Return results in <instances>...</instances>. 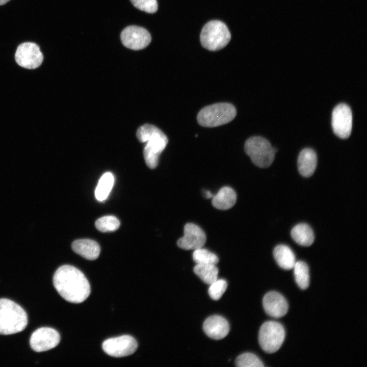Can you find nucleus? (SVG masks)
Here are the masks:
<instances>
[{"label": "nucleus", "mask_w": 367, "mask_h": 367, "mask_svg": "<svg viewBox=\"0 0 367 367\" xmlns=\"http://www.w3.org/2000/svg\"><path fill=\"white\" fill-rule=\"evenodd\" d=\"M293 269L295 281L298 286L302 290L306 289L309 284V268L307 265L303 261H296Z\"/></svg>", "instance_id": "nucleus-23"}, {"label": "nucleus", "mask_w": 367, "mask_h": 367, "mask_svg": "<svg viewBox=\"0 0 367 367\" xmlns=\"http://www.w3.org/2000/svg\"><path fill=\"white\" fill-rule=\"evenodd\" d=\"M102 349L108 355L115 357H122L133 354L138 348L136 339L129 335H122L105 340Z\"/></svg>", "instance_id": "nucleus-9"}, {"label": "nucleus", "mask_w": 367, "mask_h": 367, "mask_svg": "<svg viewBox=\"0 0 367 367\" xmlns=\"http://www.w3.org/2000/svg\"><path fill=\"white\" fill-rule=\"evenodd\" d=\"M119 226V220L114 216H105L98 219L95 222L96 228L103 232L115 231Z\"/></svg>", "instance_id": "nucleus-25"}, {"label": "nucleus", "mask_w": 367, "mask_h": 367, "mask_svg": "<svg viewBox=\"0 0 367 367\" xmlns=\"http://www.w3.org/2000/svg\"><path fill=\"white\" fill-rule=\"evenodd\" d=\"M235 363L238 367H263V363L260 359L252 353H244L236 359Z\"/></svg>", "instance_id": "nucleus-26"}, {"label": "nucleus", "mask_w": 367, "mask_h": 367, "mask_svg": "<svg viewBox=\"0 0 367 367\" xmlns=\"http://www.w3.org/2000/svg\"><path fill=\"white\" fill-rule=\"evenodd\" d=\"M230 33L223 22L212 20L203 27L200 34V41L203 47L206 49L216 51L220 50L229 42Z\"/></svg>", "instance_id": "nucleus-5"}, {"label": "nucleus", "mask_w": 367, "mask_h": 367, "mask_svg": "<svg viewBox=\"0 0 367 367\" xmlns=\"http://www.w3.org/2000/svg\"><path fill=\"white\" fill-rule=\"evenodd\" d=\"M120 38L125 47L133 50L146 47L151 40L149 33L145 29L136 25L125 28L121 32Z\"/></svg>", "instance_id": "nucleus-12"}, {"label": "nucleus", "mask_w": 367, "mask_h": 367, "mask_svg": "<svg viewBox=\"0 0 367 367\" xmlns=\"http://www.w3.org/2000/svg\"><path fill=\"white\" fill-rule=\"evenodd\" d=\"M114 184L113 174L108 172L103 174L99 179L95 195L96 199L99 201L105 200L108 197Z\"/></svg>", "instance_id": "nucleus-21"}, {"label": "nucleus", "mask_w": 367, "mask_h": 367, "mask_svg": "<svg viewBox=\"0 0 367 367\" xmlns=\"http://www.w3.org/2000/svg\"><path fill=\"white\" fill-rule=\"evenodd\" d=\"M60 340V336L56 330L42 327L33 333L30 344L34 351L41 352L53 349L59 344Z\"/></svg>", "instance_id": "nucleus-11"}, {"label": "nucleus", "mask_w": 367, "mask_h": 367, "mask_svg": "<svg viewBox=\"0 0 367 367\" xmlns=\"http://www.w3.org/2000/svg\"><path fill=\"white\" fill-rule=\"evenodd\" d=\"M72 250L77 254L88 260H94L99 256L100 248L95 241L80 239L72 244Z\"/></svg>", "instance_id": "nucleus-16"}, {"label": "nucleus", "mask_w": 367, "mask_h": 367, "mask_svg": "<svg viewBox=\"0 0 367 367\" xmlns=\"http://www.w3.org/2000/svg\"><path fill=\"white\" fill-rule=\"evenodd\" d=\"M317 165V154L313 150L307 148L300 152L298 159V168L302 176H311L315 171Z\"/></svg>", "instance_id": "nucleus-17"}, {"label": "nucleus", "mask_w": 367, "mask_h": 367, "mask_svg": "<svg viewBox=\"0 0 367 367\" xmlns=\"http://www.w3.org/2000/svg\"><path fill=\"white\" fill-rule=\"evenodd\" d=\"M53 283L60 295L71 303L84 302L91 292L90 284L84 274L70 265H63L56 270Z\"/></svg>", "instance_id": "nucleus-1"}, {"label": "nucleus", "mask_w": 367, "mask_h": 367, "mask_svg": "<svg viewBox=\"0 0 367 367\" xmlns=\"http://www.w3.org/2000/svg\"><path fill=\"white\" fill-rule=\"evenodd\" d=\"M237 195L230 187L222 188L212 198V204L216 208L226 210L232 207L235 203Z\"/></svg>", "instance_id": "nucleus-18"}, {"label": "nucleus", "mask_w": 367, "mask_h": 367, "mask_svg": "<svg viewBox=\"0 0 367 367\" xmlns=\"http://www.w3.org/2000/svg\"><path fill=\"white\" fill-rule=\"evenodd\" d=\"M332 127L334 133L341 139H347L351 133L352 114L350 108L345 103H340L332 113Z\"/></svg>", "instance_id": "nucleus-10"}, {"label": "nucleus", "mask_w": 367, "mask_h": 367, "mask_svg": "<svg viewBox=\"0 0 367 367\" xmlns=\"http://www.w3.org/2000/svg\"><path fill=\"white\" fill-rule=\"evenodd\" d=\"M138 9L149 13H155L158 8L156 0H130Z\"/></svg>", "instance_id": "nucleus-28"}, {"label": "nucleus", "mask_w": 367, "mask_h": 367, "mask_svg": "<svg viewBox=\"0 0 367 367\" xmlns=\"http://www.w3.org/2000/svg\"><path fill=\"white\" fill-rule=\"evenodd\" d=\"M291 236L297 244L306 247L310 246L314 239L311 228L305 223L295 226L291 230Z\"/></svg>", "instance_id": "nucleus-20"}, {"label": "nucleus", "mask_w": 367, "mask_h": 367, "mask_svg": "<svg viewBox=\"0 0 367 367\" xmlns=\"http://www.w3.org/2000/svg\"><path fill=\"white\" fill-rule=\"evenodd\" d=\"M10 0H0V6L3 5L5 4H6L7 2L10 1Z\"/></svg>", "instance_id": "nucleus-30"}, {"label": "nucleus", "mask_w": 367, "mask_h": 367, "mask_svg": "<svg viewBox=\"0 0 367 367\" xmlns=\"http://www.w3.org/2000/svg\"><path fill=\"white\" fill-rule=\"evenodd\" d=\"M136 135L139 141L146 143L143 154L146 165L151 169L156 168L159 156L167 145V136L159 128L149 124L140 126Z\"/></svg>", "instance_id": "nucleus-2"}, {"label": "nucleus", "mask_w": 367, "mask_h": 367, "mask_svg": "<svg viewBox=\"0 0 367 367\" xmlns=\"http://www.w3.org/2000/svg\"><path fill=\"white\" fill-rule=\"evenodd\" d=\"M27 324V313L20 306L9 299H0V334L18 333Z\"/></svg>", "instance_id": "nucleus-3"}, {"label": "nucleus", "mask_w": 367, "mask_h": 367, "mask_svg": "<svg viewBox=\"0 0 367 367\" xmlns=\"http://www.w3.org/2000/svg\"><path fill=\"white\" fill-rule=\"evenodd\" d=\"M235 107L229 103L221 102L206 106L197 115V121L204 127H216L227 123L235 117Z\"/></svg>", "instance_id": "nucleus-4"}, {"label": "nucleus", "mask_w": 367, "mask_h": 367, "mask_svg": "<svg viewBox=\"0 0 367 367\" xmlns=\"http://www.w3.org/2000/svg\"><path fill=\"white\" fill-rule=\"evenodd\" d=\"M227 287V283L224 279H217L210 284L208 288V294L211 298L215 300H218L225 292Z\"/></svg>", "instance_id": "nucleus-27"}, {"label": "nucleus", "mask_w": 367, "mask_h": 367, "mask_svg": "<svg viewBox=\"0 0 367 367\" xmlns=\"http://www.w3.org/2000/svg\"><path fill=\"white\" fill-rule=\"evenodd\" d=\"M285 338L283 326L275 321H267L260 327L258 342L262 349L267 353L276 352L281 346Z\"/></svg>", "instance_id": "nucleus-7"}, {"label": "nucleus", "mask_w": 367, "mask_h": 367, "mask_svg": "<svg viewBox=\"0 0 367 367\" xmlns=\"http://www.w3.org/2000/svg\"><path fill=\"white\" fill-rule=\"evenodd\" d=\"M194 272L204 283L211 284L218 278V269L216 265L196 264Z\"/></svg>", "instance_id": "nucleus-22"}, {"label": "nucleus", "mask_w": 367, "mask_h": 367, "mask_svg": "<svg viewBox=\"0 0 367 367\" xmlns=\"http://www.w3.org/2000/svg\"><path fill=\"white\" fill-rule=\"evenodd\" d=\"M193 259L196 264L216 265L219 261V258L215 254L202 247L194 250Z\"/></svg>", "instance_id": "nucleus-24"}, {"label": "nucleus", "mask_w": 367, "mask_h": 367, "mask_svg": "<svg viewBox=\"0 0 367 367\" xmlns=\"http://www.w3.org/2000/svg\"><path fill=\"white\" fill-rule=\"evenodd\" d=\"M274 258L277 264L284 270L292 269L296 263L295 255L292 249L285 245H279L273 250Z\"/></svg>", "instance_id": "nucleus-19"}, {"label": "nucleus", "mask_w": 367, "mask_h": 367, "mask_svg": "<svg viewBox=\"0 0 367 367\" xmlns=\"http://www.w3.org/2000/svg\"><path fill=\"white\" fill-rule=\"evenodd\" d=\"M206 235L197 225L189 223L184 227V234L177 242V246L185 250H196L203 247L206 242Z\"/></svg>", "instance_id": "nucleus-13"}, {"label": "nucleus", "mask_w": 367, "mask_h": 367, "mask_svg": "<svg viewBox=\"0 0 367 367\" xmlns=\"http://www.w3.org/2000/svg\"><path fill=\"white\" fill-rule=\"evenodd\" d=\"M15 58L20 66L33 69L41 65L43 56L37 44L29 42L21 43L17 47Z\"/></svg>", "instance_id": "nucleus-8"}, {"label": "nucleus", "mask_w": 367, "mask_h": 367, "mask_svg": "<svg viewBox=\"0 0 367 367\" xmlns=\"http://www.w3.org/2000/svg\"><path fill=\"white\" fill-rule=\"evenodd\" d=\"M246 153L256 166L269 167L273 163L275 154L273 147L266 139L260 136L249 138L244 145Z\"/></svg>", "instance_id": "nucleus-6"}, {"label": "nucleus", "mask_w": 367, "mask_h": 367, "mask_svg": "<svg viewBox=\"0 0 367 367\" xmlns=\"http://www.w3.org/2000/svg\"><path fill=\"white\" fill-rule=\"evenodd\" d=\"M263 305L266 313L275 318L285 315L289 309L286 300L281 294L275 291L269 292L264 296Z\"/></svg>", "instance_id": "nucleus-14"}, {"label": "nucleus", "mask_w": 367, "mask_h": 367, "mask_svg": "<svg viewBox=\"0 0 367 367\" xmlns=\"http://www.w3.org/2000/svg\"><path fill=\"white\" fill-rule=\"evenodd\" d=\"M203 329L208 337L218 340L224 338L228 334L229 325L228 321L223 317L214 315L205 320Z\"/></svg>", "instance_id": "nucleus-15"}, {"label": "nucleus", "mask_w": 367, "mask_h": 367, "mask_svg": "<svg viewBox=\"0 0 367 367\" xmlns=\"http://www.w3.org/2000/svg\"><path fill=\"white\" fill-rule=\"evenodd\" d=\"M204 196L206 198H212L214 196V195L209 191H204Z\"/></svg>", "instance_id": "nucleus-29"}]
</instances>
